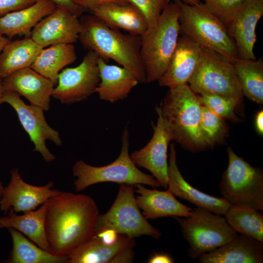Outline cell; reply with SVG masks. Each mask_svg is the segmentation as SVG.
Masks as SVG:
<instances>
[{
	"label": "cell",
	"instance_id": "obj_13",
	"mask_svg": "<svg viewBox=\"0 0 263 263\" xmlns=\"http://www.w3.org/2000/svg\"><path fill=\"white\" fill-rule=\"evenodd\" d=\"M10 174V180L4 187L0 200V209L4 213L9 210L18 213L35 210L61 192L52 188L54 186L52 181L43 186L28 184L22 179L18 168L12 169Z\"/></svg>",
	"mask_w": 263,
	"mask_h": 263
},
{
	"label": "cell",
	"instance_id": "obj_2",
	"mask_svg": "<svg viewBox=\"0 0 263 263\" xmlns=\"http://www.w3.org/2000/svg\"><path fill=\"white\" fill-rule=\"evenodd\" d=\"M80 22L78 39L85 48L106 60L113 59L132 72L139 83H146L140 56V36L124 34L93 15L83 17Z\"/></svg>",
	"mask_w": 263,
	"mask_h": 263
},
{
	"label": "cell",
	"instance_id": "obj_25",
	"mask_svg": "<svg viewBox=\"0 0 263 263\" xmlns=\"http://www.w3.org/2000/svg\"><path fill=\"white\" fill-rule=\"evenodd\" d=\"M46 202L36 209L18 215L14 211L0 218V228H14L39 247L50 252L45 231Z\"/></svg>",
	"mask_w": 263,
	"mask_h": 263
},
{
	"label": "cell",
	"instance_id": "obj_7",
	"mask_svg": "<svg viewBox=\"0 0 263 263\" xmlns=\"http://www.w3.org/2000/svg\"><path fill=\"white\" fill-rule=\"evenodd\" d=\"M228 164L219 185L222 197L232 206L263 210V171L252 166L228 147Z\"/></svg>",
	"mask_w": 263,
	"mask_h": 263
},
{
	"label": "cell",
	"instance_id": "obj_24",
	"mask_svg": "<svg viewBox=\"0 0 263 263\" xmlns=\"http://www.w3.org/2000/svg\"><path fill=\"white\" fill-rule=\"evenodd\" d=\"M56 8L49 0H37L29 6L0 17V34L9 39L16 36H30L35 26Z\"/></svg>",
	"mask_w": 263,
	"mask_h": 263
},
{
	"label": "cell",
	"instance_id": "obj_30",
	"mask_svg": "<svg viewBox=\"0 0 263 263\" xmlns=\"http://www.w3.org/2000/svg\"><path fill=\"white\" fill-rule=\"evenodd\" d=\"M244 95L263 104V59H238L233 63Z\"/></svg>",
	"mask_w": 263,
	"mask_h": 263
},
{
	"label": "cell",
	"instance_id": "obj_6",
	"mask_svg": "<svg viewBox=\"0 0 263 263\" xmlns=\"http://www.w3.org/2000/svg\"><path fill=\"white\" fill-rule=\"evenodd\" d=\"M121 149L118 157L111 163L104 166L90 165L82 160L77 161L72 167L73 175L76 178L74 185L76 191L103 182L132 185L142 184L153 188L161 186L151 175L141 171L132 160L129 154V132L126 128L121 136Z\"/></svg>",
	"mask_w": 263,
	"mask_h": 263
},
{
	"label": "cell",
	"instance_id": "obj_17",
	"mask_svg": "<svg viewBox=\"0 0 263 263\" xmlns=\"http://www.w3.org/2000/svg\"><path fill=\"white\" fill-rule=\"evenodd\" d=\"M202 49L198 44L181 35L165 72L158 80L159 85L170 89L188 84L198 66Z\"/></svg>",
	"mask_w": 263,
	"mask_h": 263
},
{
	"label": "cell",
	"instance_id": "obj_23",
	"mask_svg": "<svg viewBox=\"0 0 263 263\" xmlns=\"http://www.w3.org/2000/svg\"><path fill=\"white\" fill-rule=\"evenodd\" d=\"M92 15L108 26L141 36L148 28L140 12L130 2L107 3L89 10Z\"/></svg>",
	"mask_w": 263,
	"mask_h": 263
},
{
	"label": "cell",
	"instance_id": "obj_44",
	"mask_svg": "<svg viewBox=\"0 0 263 263\" xmlns=\"http://www.w3.org/2000/svg\"><path fill=\"white\" fill-rule=\"evenodd\" d=\"M5 89L2 84V79L0 78V105L3 103L2 98Z\"/></svg>",
	"mask_w": 263,
	"mask_h": 263
},
{
	"label": "cell",
	"instance_id": "obj_36",
	"mask_svg": "<svg viewBox=\"0 0 263 263\" xmlns=\"http://www.w3.org/2000/svg\"><path fill=\"white\" fill-rule=\"evenodd\" d=\"M37 0H0V17L29 6Z\"/></svg>",
	"mask_w": 263,
	"mask_h": 263
},
{
	"label": "cell",
	"instance_id": "obj_42",
	"mask_svg": "<svg viewBox=\"0 0 263 263\" xmlns=\"http://www.w3.org/2000/svg\"><path fill=\"white\" fill-rule=\"evenodd\" d=\"M255 126L257 132L261 135L263 134V111L258 112L255 118Z\"/></svg>",
	"mask_w": 263,
	"mask_h": 263
},
{
	"label": "cell",
	"instance_id": "obj_20",
	"mask_svg": "<svg viewBox=\"0 0 263 263\" xmlns=\"http://www.w3.org/2000/svg\"><path fill=\"white\" fill-rule=\"evenodd\" d=\"M200 263H262L263 243L240 234L228 243L201 255Z\"/></svg>",
	"mask_w": 263,
	"mask_h": 263
},
{
	"label": "cell",
	"instance_id": "obj_5",
	"mask_svg": "<svg viewBox=\"0 0 263 263\" xmlns=\"http://www.w3.org/2000/svg\"><path fill=\"white\" fill-rule=\"evenodd\" d=\"M180 9V33L202 48L214 51L234 63L240 58L234 40L225 25L203 3L189 5L176 0Z\"/></svg>",
	"mask_w": 263,
	"mask_h": 263
},
{
	"label": "cell",
	"instance_id": "obj_8",
	"mask_svg": "<svg viewBox=\"0 0 263 263\" xmlns=\"http://www.w3.org/2000/svg\"><path fill=\"white\" fill-rule=\"evenodd\" d=\"M173 218L189 245L188 256L192 259L223 245L238 234L222 216L200 207L192 209L188 217Z\"/></svg>",
	"mask_w": 263,
	"mask_h": 263
},
{
	"label": "cell",
	"instance_id": "obj_39",
	"mask_svg": "<svg viewBox=\"0 0 263 263\" xmlns=\"http://www.w3.org/2000/svg\"><path fill=\"white\" fill-rule=\"evenodd\" d=\"M133 247H126L118 252L110 263H132L134 258Z\"/></svg>",
	"mask_w": 263,
	"mask_h": 263
},
{
	"label": "cell",
	"instance_id": "obj_9",
	"mask_svg": "<svg viewBox=\"0 0 263 263\" xmlns=\"http://www.w3.org/2000/svg\"><path fill=\"white\" fill-rule=\"evenodd\" d=\"M188 84L196 94H218L240 105L243 102L244 94L233 63L214 51L202 48L198 66Z\"/></svg>",
	"mask_w": 263,
	"mask_h": 263
},
{
	"label": "cell",
	"instance_id": "obj_18",
	"mask_svg": "<svg viewBox=\"0 0 263 263\" xmlns=\"http://www.w3.org/2000/svg\"><path fill=\"white\" fill-rule=\"evenodd\" d=\"M168 163V189L174 196L217 215H225L232 205L223 197H214L197 189L185 179L177 164L176 151L174 144L170 146Z\"/></svg>",
	"mask_w": 263,
	"mask_h": 263
},
{
	"label": "cell",
	"instance_id": "obj_27",
	"mask_svg": "<svg viewBox=\"0 0 263 263\" xmlns=\"http://www.w3.org/2000/svg\"><path fill=\"white\" fill-rule=\"evenodd\" d=\"M42 49L31 37L10 40L0 55V78L31 67Z\"/></svg>",
	"mask_w": 263,
	"mask_h": 263
},
{
	"label": "cell",
	"instance_id": "obj_16",
	"mask_svg": "<svg viewBox=\"0 0 263 263\" xmlns=\"http://www.w3.org/2000/svg\"><path fill=\"white\" fill-rule=\"evenodd\" d=\"M263 15V0H245L226 26L240 58L256 59V28Z\"/></svg>",
	"mask_w": 263,
	"mask_h": 263
},
{
	"label": "cell",
	"instance_id": "obj_41",
	"mask_svg": "<svg viewBox=\"0 0 263 263\" xmlns=\"http://www.w3.org/2000/svg\"><path fill=\"white\" fill-rule=\"evenodd\" d=\"M174 260L168 254L155 253L149 260V263H172Z\"/></svg>",
	"mask_w": 263,
	"mask_h": 263
},
{
	"label": "cell",
	"instance_id": "obj_38",
	"mask_svg": "<svg viewBox=\"0 0 263 263\" xmlns=\"http://www.w3.org/2000/svg\"><path fill=\"white\" fill-rule=\"evenodd\" d=\"M74 1L84 9H90L107 3H125L130 2L129 0H74Z\"/></svg>",
	"mask_w": 263,
	"mask_h": 263
},
{
	"label": "cell",
	"instance_id": "obj_3",
	"mask_svg": "<svg viewBox=\"0 0 263 263\" xmlns=\"http://www.w3.org/2000/svg\"><path fill=\"white\" fill-rule=\"evenodd\" d=\"M201 107L198 95L185 84L169 89L155 108L172 140L191 152L207 148L200 130Z\"/></svg>",
	"mask_w": 263,
	"mask_h": 263
},
{
	"label": "cell",
	"instance_id": "obj_10",
	"mask_svg": "<svg viewBox=\"0 0 263 263\" xmlns=\"http://www.w3.org/2000/svg\"><path fill=\"white\" fill-rule=\"evenodd\" d=\"M134 186L119 184L117 195L109 210L99 214L94 234L105 229H112L118 234L135 238L148 235L155 239L161 233L152 226L141 212L134 196Z\"/></svg>",
	"mask_w": 263,
	"mask_h": 263
},
{
	"label": "cell",
	"instance_id": "obj_33",
	"mask_svg": "<svg viewBox=\"0 0 263 263\" xmlns=\"http://www.w3.org/2000/svg\"><path fill=\"white\" fill-rule=\"evenodd\" d=\"M202 105L225 119L238 121L240 119L235 110L240 105L234 99L215 94H205L198 95Z\"/></svg>",
	"mask_w": 263,
	"mask_h": 263
},
{
	"label": "cell",
	"instance_id": "obj_28",
	"mask_svg": "<svg viewBox=\"0 0 263 263\" xmlns=\"http://www.w3.org/2000/svg\"><path fill=\"white\" fill-rule=\"evenodd\" d=\"M76 59L73 44H57L43 48L31 68L56 85L60 72Z\"/></svg>",
	"mask_w": 263,
	"mask_h": 263
},
{
	"label": "cell",
	"instance_id": "obj_46",
	"mask_svg": "<svg viewBox=\"0 0 263 263\" xmlns=\"http://www.w3.org/2000/svg\"><path fill=\"white\" fill-rule=\"evenodd\" d=\"M3 188H4V187L2 185V184L0 180V198H1V195H2V192H3Z\"/></svg>",
	"mask_w": 263,
	"mask_h": 263
},
{
	"label": "cell",
	"instance_id": "obj_1",
	"mask_svg": "<svg viewBox=\"0 0 263 263\" xmlns=\"http://www.w3.org/2000/svg\"><path fill=\"white\" fill-rule=\"evenodd\" d=\"M46 203L45 231L50 253L67 256L94 236L99 213L91 197L61 191Z\"/></svg>",
	"mask_w": 263,
	"mask_h": 263
},
{
	"label": "cell",
	"instance_id": "obj_37",
	"mask_svg": "<svg viewBox=\"0 0 263 263\" xmlns=\"http://www.w3.org/2000/svg\"><path fill=\"white\" fill-rule=\"evenodd\" d=\"M55 4L56 7L65 8L77 17L82 14L84 8L76 4L74 0H49Z\"/></svg>",
	"mask_w": 263,
	"mask_h": 263
},
{
	"label": "cell",
	"instance_id": "obj_29",
	"mask_svg": "<svg viewBox=\"0 0 263 263\" xmlns=\"http://www.w3.org/2000/svg\"><path fill=\"white\" fill-rule=\"evenodd\" d=\"M13 247L9 263H67L68 256L55 255L43 250L17 230L8 228Z\"/></svg>",
	"mask_w": 263,
	"mask_h": 263
},
{
	"label": "cell",
	"instance_id": "obj_4",
	"mask_svg": "<svg viewBox=\"0 0 263 263\" xmlns=\"http://www.w3.org/2000/svg\"><path fill=\"white\" fill-rule=\"evenodd\" d=\"M180 6L176 0L164 9L157 21L140 36V56L146 83L158 79L165 72L180 34Z\"/></svg>",
	"mask_w": 263,
	"mask_h": 263
},
{
	"label": "cell",
	"instance_id": "obj_32",
	"mask_svg": "<svg viewBox=\"0 0 263 263\" xmlns=\"http://www.w3.org/2000/svg\"><path fill=\"white\" fill-rule=\"evenodd\" d=\"M200 127L202 136L207 147H212L222 141L228 132L224 119L203 105Z\"/></svg>",
	"mask_w": 263,
	"mask_h": 263
},
{
	"label": "cell",
	"instance_id": "obj_40",
	"mask_svg": "<svg viewBox=\"0 0 263 263\" xmlns=\"http://www.w3.org/2000/svg\"><path fill=\"white\" fill-rule=\"evenodd\" d=\"M94 236L100 238L106 244H112L117 241L119 234L113 229H105L94 233Z\"/></svg>",
	"mask_w": 263,
	"mask_h": 263
},
{
	"label": "cell",
	"instance_id": "obj_14",
	"mask_svg": "<svg viewBox=\"0 0 263 263\" xmlns=\"http://www.w3.org/2000/svg\"><path fill=\"white\" fill-rule=\"evenodd\" d=\"M153 126V134L142 149L133 151L130 157L137 166L149 170L161 186L167 189L169 184L168 148L172 137L166 128L160 114Z\"/></svg>",
	"mask_w": 263,
	"mask_h": 263
},
{
	"label": "cell",
	"instance_id": "obj_34",
	"mask_svg": "<svg viewBox=\"0 0 263 263\" xmlns=\"http://www.w3.org/2000/svg\"><path fill=\"white\" fill-rule=\"evenodd\" d=\"M204 0L207 10L226 27L245 0Z\"/></svg>",
	"mask_w": 263,
	"mask_h": 263
},
{
	"label": "cell",
	"instance_id": "obj_35",
	"mask_svg": "<svg viewBox=\"0 0 263 263\" xmlns=\"http://www.w3.org/2000/svg\"><path fill=\"white\" fill-rule=\"evenodd\" d=\"M144 17L148 27L153 25L171 0H129Z\"/></svg>",
	"mask_w": 263,
	"mask_h": 263
},
{
	"label": "cell",
	"instance_id": "obj_26",
	"mask_svg": "<svg viewBox=\"0 0 263 263\" xmlns=\"http://www.w3.org/2000/svg\"><path fill=\"white\" fill-rule=\"evenodd\" d=\"M134 245V238L125 235H119L117 241L112 244H106L93 236L67 256L69 263H110L120 251Z\"/></svg>",
	"mask_w": 263,
	"mask_h": 263
},
{
	"label": "cell",
	"instance_id": "obj_15",
	"mask_svg": "<svg viewBox=\"0 0 263 263\" xmlns=\"http://www.w3.org/2000/svg\"><path fill=\"white\" fill-rule=\"evenodd\" d=\"M78 17L68 10L56 7L32 30L30 37L43 48L57 44H74L81 29Z\"/></svg>",
	"mask_w": 263,
	"mask_h": 263
},
{
	"label": "cell",
	"instance_id": "obj_19",
	"mask_svg": "<svg viewBox=\"0 0 263 263\" xmlns=\"http://www.w3.org/2000/svg\"><path fill=\"white\" fill-rule=\"evenodd\" d=\"M5 90L26 98L30 104L48 111L55 85L31 67L16 71L2 79Z\"/></svg>",
	"mask_w": 263,
	"mask_h": 263
},
{
	"label": "cell",
	"instance_id": "obj_43",
	"mask_svg": "<svg viewBox=\"0 0 263 263\" xmlns=\"http://www.w3.org/2000/svg\"><path fill=\"white\" fill-rule=\"evenodd\" d=\"M9 40V38L0 34V55L4 46Z\"/></svg>",
	"mask_w": 263,
	"mask_h": 263
},
{
	"label": "cell",
	"instance_id": "obj_11",
	"mask_svg": "<svg viewBox=\"0 0 263 263\" xmlns=\"http://www.w3.org/2000/svg\"><path fill=\"white\" fill-rule=\"evenodd\" d=\"M98 57L95 52L89 51L78 65L63 69L52 96L62 104L70 105L85 100L95 93L100 82Z\"/></svg>",
	"mask_w": 263,
	"mask_h": 263
},
{
	"label": "cell",
	"instance_id": "obj_12",
	"mask_svg": "<svg viewBox=\"0 0 263 263\" xmlns=\"http://www.w3.org/2000/svg\"><path fill=\"white\" fill-rule=\"evenodd\" d=\"M2 102L8 104L15 111L22 127L34 145L33 151L39 152L47 163L54 161L56 157L47 148L46 141L49 140L60 146L62 140L59 132L47 122L44 110L25 103L18 93L10 90H5Z\"/></svg>",
	"mask_w": 263,
	"mask_h": 263
},
{
	"label": "cell",
	"instance_id": "obj_45",
	"mask_svg": "<svg viewBox=\"0 0 263 263\" xmlns=\"http://www.w3.org/2000/svg\"><path fill=\"white\" fill-rule=\"evenodd\" d=\"M179 0L189 5H197L201 3V0Z\"/></svg>",
	"mask_w": 263,
	"mask_h": 263
},
{
	"label": "cell",
	"instance_id": "obj_31",
	"mask_svg": "<svg viewBox=\"0 0 263 263\" xmlns=\"http://www.w3.org/2000/svg\"><path fill=\"white\" fill-rule=\"evenodd\" d=\"M258 211L251 207L231 206L224 218L237 233L263 243V215Z\"/></svg>",
	"mask_w": 263,
	"mask_h": 263
},
{
	"label": "cell",
	"instance_id": "obj_21",
	"mask_svg": "<svg viewBox=\"0 0 263 263\" xmlns=\"http://www.w3.org/2000/svg\"><path fill=\"white\" fill-rule=\"evenodd\" d=\"M134 192L139 208L143 211L146 219H156L167 217H187L192 208L178 201L167 188L161 191L154 188L150 189L144 185H134Z\"/></svg>",
	"mask_w": 263,
	"mask_h": 263
},
{
	"label": "cell",
	"instance_id": "obj_22",
	"mask_svg": "<svg viewBox=\"0 0 263 263\" xmlns=\"http://www.w3.org/2000/svg\"><path fill=\"white\" fill-rule=\"evenodd\" d=\"M100 82L95 90L99 98L111 103L127 98L139 82L134 74L123 66L109 64L99 56Z\"/></svg>",
	"mask_w": 263,
	"mask_h": 263
}]
</instances>
